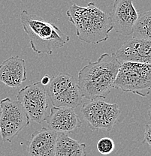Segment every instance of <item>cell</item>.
I'll list each match as a JSON object with an SVG mask.
<instances>
[{"mask_svg":"<svg viewBox=\"0 0 151 156\" xmlns=\"http://www.w3.org/2000/svg\"><path fill=\"white\" fill-rule=\"evenodd\" d=\"M121 63L115 53H103L79 71L77 84L83 96L90 101L105 99L113 89Z\"/></svg>","mask_w":151,"mask_h":156,"instance_id":"obj_1","label":"cell"},{"mask_svg":"<svg viewBox=\"0 0 151 156\" xmlns=\"http://www.w3.org/2000/svg\"><path fill=\"white\" fill-rule=\"evenodd\" d=\"M66 15L75 27L77 37L83 42L93 44L105 42L113 30L109 14L100 10L94 2L87 6L73 4Z\"/></svg>","mask_w":151,"mask_h":156,"instance_id":"obj_2","label":"cell"},{"mask_svg":"<svg viewBox=\"0 0 151 156\" xmlns=\"http://www.w3.org/2000/svg\"><path fill=\"white\" fill-rule=\"evenodd\" d=\"M20 22L30 38L31 48L38 54L52 55L56 49L63 48L70 41L69 35L54 23L26 10L21 11Z\"/></svg>","mask_w":151,"mask_h":156,"instance_id":"obj_3","label":"cell"},{"mask_svg":"<svg viewBox=\"0 0 151 156\" xmlns=\"http://www.w3.org/2000/svg\"><path fill=\"white\" fill-rule=\"evenodd\" d=\"M113 88L146 97L151 92V65L130 62L121 63Z\"/></svg>","mask_w":151,"mask_h":156,"instance_id":"obj_4","label":"cell"},{"mask_svg":"<svg viewBox=\"0 0 151 156\" xmlns=\"http://www.w3.org/2000/svg\"><path fill=\"white\" fill-rule=\"evenodd\" d=\"M46 92L53 107L74 109L83 103V94L74 77L60 73L51 77Z\"/></svg>","mask_w":151,"mask_h":156,"instance_id":"obj_5","label":"cell"},{"mask_svg":"<svg viewBox=\"0 0 151 156\" xmlns=\"http://www.w3.org/2000/svg\"><path fill=\"white\" fill-rule=\"evenodd\" d=\"M81 112L92 131L105 130L108 132L117 123L121 113L117 104L108 103L102 99L84 104Z\"/></svg>","mask_w":151,"mask_h":156,"instance_id":"obj_6","label":"cell"},{"mask_svg":"<svg viewBox=\"0 0 151 156\" xmlns=\"http://www.w3.org/2000/svg\"><path fill=\"white\" fill-rule=\"evenodd\" d=\"M30 122L18 101L5 98L0 101V134L3 141L11 142Z\"/></svg>","mask_w":151,"mask_h":156,"instance_id":"obj_7","label":"cell"},{"mask_svg":"<svg viewBox=\"0 0 151 156\" xmlns=\"http://www.w3.org/2000/svg\"><path fill=\"white\" fill-rule=\"evenodd\" d=\"M17 101L28 115L30 121L41 124L46 121L49 108L48 96L41 81L26 86L17 95Z\"/></svg>","mask_w":151,"mask_h":156,"instance_id":"obj_8","label":"cell"},{"mask_svg":"<svg viewBox=\"0 0 151 156\" xmlns=\"http://www.w3.org/2000/svg\"><path fill=\"white\" fill-rule=\"evenodd\" d=\"M112 27L117 33L129 36L132 35L138 13L133 5V0H114L109 14Z\"/></svg>","mask_w":151,"mask_h":156,"instance_id":"obj_9","label":"cell"},{"mask_svg":"<svg viewBox=\"0 0 151 156\" xmlns=\"http://www.w3.org/2000/svg\"><path fill=\"white\" fill-rule=\"evenodd\" d=\"M115 55L120 63L130 62L151 65V41L133 38L126 41Z\"/></svg>","mask_w":151,"mask_h":156,"instance_id":"obj_10","label":"cell"},{"mask_svg":"<svg viewBox=\"0 0 151 156\" xmlns=\"http://www.w3.org/2000/svg\"><path fill=\"white\" fill-rule=\"evenodd\" d=\"M46 122L48 129L61 134L75 132L82 126V122L74 109L69 107H51Z\"/></svg>","mask_w":151,"mask_h":156,"instance_id":"obj_11","label":"cell"},{"mask_svg":"<svg viewBox=\"0 0 151 156\" xmlns=\"http://www.w3.org/2000/svg\"><path fill=\"white\" fill-rule=\"evenodd\" d=\"M57 133L47 128L33 132L27 141L29 156H54Z\"/></svg>","mask_w":151,"mask_h":156,"instance_id":"obj_12","label":"cell"},{"mask_svg":"<svg viewBox=\"0 0 151 156\" xmlns=\"http://www.w3.org/2000/svg\"><path fill=\"white\" fill-rule=\"evenodd\" d=\"M27 78L25 60L18 56H11L0 65V82L7 87L17 89Z\"/></svg>","mask_w":151,"mask_h":156,"instance_id":"obj_13","label":"cell"},{"mask_svg":"<svg viewBox=\"0 0 151 156\" xmlns=\"http://www.w3.org/2000/svg\"><path fill=\"white\" fill-rule=\"evenodd\" d=\"M87 146L62 133L57 136L54 156H87Z\"/></svg>","mask_w":151,"mask_h":156,"instance_id":"obj_14","label":"cell"},{"mask_svg":"<svg viewBox=\"0 0 151 156\" xmlns=\"http://www.w3.org/2000/svg\"><path fill=\"white\" fill-rule=\"evenodd\" d=\"M132 35L134 38L151 41V10L138 14Z\"/></svg>","mask_w":151,"mask_h":156,"instance_id":"obj_15","label":"cell"},{"mask_svg":"<svg viewBox=\"0 0 151 156\" xmlns=\"http://www.w3.org/2000/svg\"><path fill=\"white\" fill-rule=\"evenodd\" d=\"M114 146V142L113 140L109 137H103L99 140L96 147L99 153L107 155L113 152Z\"/></svg>","mask_w":151,"mask_h":156,"instance_id":"obj_16","label":"cell"},{"mask_svg":"<svg viewBox=\"0 0 151 156\" xmlns=\"http://www.w3.org/2000/svg\"><path fill=\"white\" fill-rule=\"evenodd\" d=\"M146 143L151 147V124L147 125L145 127V131H144V138L143 144Z\"/></svg>","mask_w":151,"mask_h":156,"instance_id":"obj_17","label":"cell"},{"mask_svg":"<svg viewBox=\"0 0 151 156\" xmlns=\"http://www.w3.org/2000/svg\"><path fill=\"white\" fill-rule=\"evenodd\" d=\"M50 79H51V77H50L49 75H45L43 77L41 78V83L42 84H43L44 86H47L49 84L50 81Z\"/></svg>","mask_w":151,"mask_h":156,"instance_id":"obj_18","label":"cell"},{"mask_svg":"<svg viewBox=\"0 0 151 156\" xmlns=\"http://www.w3.org/2000/svg\"><path fill=\"white\" fill-rule=\"evenodd\" d=\"M148 115H149V117H150V119L151 120V105L150 107H149V110H148Z\"/></svg>","mask_w":151,"mask_h":156,"instance_id":"obj_19","label":"cell"}]
</instances>
